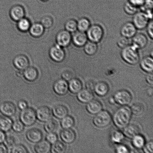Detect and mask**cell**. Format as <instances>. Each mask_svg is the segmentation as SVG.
Segmentation results:
<instances>
[{"instance_id":"cell-1","label":"cell","mask_w":153,"mask_h":153,"mask_svg":"<svg viewBox=\"0 0 153 153\" xmlns=\"http://www.w3.org/2000/svg\"><path fill=\"white\" fill-rule=\"evenodd\" d=\"M131 114V109L128 106H124L119 108L112 117L114 124L118 128H124L129 124Z\"/></svg>"},{"instance_id":"cell-2","label":"cell","mask_w":153,"mask_h":153,"mask_svg":"<svg viewBox=\"0 0 153 153\" xmlns=\"http://www.w3.org/2000/svg\"><path fill=\"white\" fill-rule=\"evenodd\" d=\"M121 55L123 59L130 65H136L140 61L139 49L132 45L122 49Z\"/></svg>"},{"instance_id":"cell-3","label":"cell","mask_w":153,"mask_h":153,"mask_svg":"<svg viewBox=\"0 0 153 153\" xmlns=\"http://www.w3.org/2000/svg\"><path fill=\"white\" fill-rule=\"evenodd\" d=\"M86 32L88 40L97 43L101 42L104 34L103 28L97 24L91 25Z\"/></svg>"},{"instance_id":"cell-4","label":"cell","mask_w":153,"mask_h":153,"mask_svg":"<svg viewBox=\"0 0 153 153\" xmlns=\"http://www.w3.org/2000/svg\"><path fill=\"white\" fill-rule=\"evenodd\" d=\"M96 115L93 121V123L96 127L103 128L110 125L112 118L109 112L105 110H102Z\"/></svg>"},{"instance_id":"cell-5","label":"cell","mask_w":153,"mask_h":153,"mask_svg":"<svg viewBox=\"0 0 153 153\" xmlns=\"http://www.w3.org/2000/svg\"><path fill=\"white\" fill-rule=\"evenodd\" d=\"M19 119L25 126H32L37 120L36 111L32 108H27L22 110L19 115Z\"/></svg>"},{"instance_id":"cell-6","label":"cell","mask_w":153,"mask_h":153,"mask_svg":"<svg viewBox=\"0 0 153 153\" xmlns=\"http://www.w3.org/2000/svg\"><path fill=\"white\" fill-rule=\"evenodd\" d=\"M115 103L123 106L130 104L132 100V96L129 91L125 90L117 91L113 97Z\"/></svg>"},{"instance_id":"cell-7","label":"cell","mask_w":153,"mask_h":153,"mask_svg":"<svg viewBox=\"0 0 153 153\" xmlns=\"http://www.w3.org/2000/svg\"><path fill=\"white\" fill-rule=\"evenodd\" d=\"M150 20L145 12L138 11L134 15L132 22L137 29L141 30L146 28Z\"/></svg>"},{"instance_id":"cell-8","label":"cell","mask_w":153,"mask_h":153,"mask_svg":"<svg viewBox=\"0 0 153 153\" xmlns=\"http://www.w3.org/2000/svg\"><path fill=\"white\" fill-rule=\"evenodd\" d=\"M57 44L62 47H66L69 45L72 41L71 33L66 30L59 31L56 37Z\"/></svg>"},{"instance_id":"cell-9","label":"cell","mask_w":153,"mask_h":153,"mask_svg":"<svg viewBox=\"0 0 153 153\" xmlns=\"http://www.w3.org/2000/svg\"><path fill=\"white\" fill-rule=\"evenodd\" d=\"M49 55L52 60L58 62L63 61L65 56V52L62 47L57 44L51 48Z\"/></svg>"},{"instance_id":"cell-10","label":"cell","mask_w":153,"mask_h":153,"mask_svg":"<svg viewBox=\"0 0 153 153\" xmlns=\"http://www.w3.org/2000/svg\"><path fill=\"white\" fill-rule=\"evenodd\" d=\"M53 89L55 94L58 95H65L69 91L68 83L63 79H58L54 83Z\"/></svg>"},{"instance_id":"cell-11","label":"cell","mask_w":153,"mask_h":153,"mask_svg":"<svg viewBox=\"0 0 153 153\" xmlns=\"http://www.w3.org/2000/svg\"><path fill=\"white\" fill-rule=\"evenodd\" d=\"M36 113L37 119L42 122H46L52 118V111L48 106H42L39 108Z\"/></svg>"},{"instance_id":"cell-12","label":"cell","mask_w":153,"mask_h":153,"mask_svg":"<svg viewBox=\"0 0 153 153\" xmlns=\"http://www.w3.org/2000/svg\"><path fill=\"white\" fill-rule=\"evenodd\" d=\"M137 29L133 22H126L121 27L120 33L123 36L132 38L137 33Z\"/></svg>"},{"instance_id":"cell-13","label":"cell","mask_w":153,"mask_h":153,"mask_svg":"<svg viewBox=\"0 0 153 153\" xmlns=\"http://www.w3.org/2000/svg\"><path fill=\"white\" fill-rule=\"evenodd\" d=\"M16 105L11 102H4L0 104V112L4 116L13 117L16 114Z\"/></svg>"},{"instance_id":"cell-14","label":"cell","mask_w":153,"mask_h":153,"mask_svg":"<svg viewBox=\"0 0 153 153\" xmlns=\"http://www.w3.org/2000/svg\"><path fill=\"white\" fill-rule=\"evenodd\" d=\"M72 36V41L76 47H83L88 42V38L86 33L78 30L74 33Z\"/></svg>"},{"instance_id":"cell-15","label":"cell","mask_w":153,"mask_h":153,"mask_svg":"<svg viewBox=\"0 0 153 153\" xmlns=\"http://www.w3.org/2000/svg\"><path fill=\"white\" fill-rule=\"evenodd\" d=\"M132 38L131 45L138 49H143L147 45V37L142 33H136Z\"/></svg>"},{"instance_id":"cell-16","label":"cell","mask_w":153,"mask_h":153,"mask_svg":"<svg viewBox=\"0 0 153 153\" xmlns=\"http://www.w3.org/2000/svg\"><path fill=\"white\" fill-rule=\"evenodd\" d=\"M61 140L66 143L71 144L76 140V134L74 130L70 129H64L60 133Z\"/></svg>"},{"instance_id":"cell-17","label":"cell","mask_w":153,"mask_h":153,"mask_svg":"<svg viewBox=\"0 0 153 153\" xmlns=\"http://www.w3.org/2000/svg\"><path fill=\"white\" fill-rule=\"evenodd\" d=\"M26 137L29 141L33 143H37L42 140L43 136L42 133L40 130L33 128L27 132Z\"/></svg>"},{"instance_id":"cell-18","label":"cell","mask_w":153,"mask_h":153,"mask_svg":"<svg viewBox=\"0 0 153 153\" xmlns=\"http://www.w3.org/2000/svg\"><path fill=\"white\" fill-rule=\"evenodd\" d=\"M76 97L80 102L87 103L94 100V95L92 91L85 88L77 93Z\"/></svg>"},{"instance_id":"cell-19","label":"cell","mask_w":153,"mask_h":153,"mask_svg":"<svg viewBox=\"0 0 153 153\" xmlns=\"http://www.w3.org/2000/svg\"><path fill=\"white\" fill-rule=\"evenodd\" d=\"M13 62L15 66L19 70H24L29 67V61L24 55H18L14 58Z\"/></svg>"},{"instance_id":"cell-20","label":"cell","mask_w":153,"mask_h":153,"mask_svg":"<svg viewBox=\"0 0 153 153\" xmlns=\"http://www.w3.org/2000/svg\"><path fill=\"white\" fill-rule=\"evenodd\" d=\"M108 85L103 81H100L95 83L94 91L99 97H103L107 95L109 91Z\"/></svg>"},{"instance_id":"cell-21","label":"cell","mask_w":153,"mask_h":153,"mask_svg":"<svg viewBox=\"0 0 153 153\" xmlns=\"http://www.w3.org/2000/svg\"><path fill=\"white\" fill-rule=\"evenodd\" d=\"M102 105L98 100H93L87 103L86 109L88 113L96 115L102 109Z\"/></svg>"},{"instance_id":"cell-22","label":"cell","mask_w":153,"mask_h":153,"mask_svg":"<svg viewBox=\"0 0 153 153\" xmlns=\"http://www.w3.org/2000/svg\"><path fill=\"white\" fill-rule=\"evenodd\" d=\"M10 17L13 20L18 22L25 16V10L22 6L19 5H15L10 9Z\"/></svg>"},{"instance_id":"cell-23","label":"cell","mask_w":153,"mask_h":153,"mask_svg":"<svg viewBox=\"0 0 153 153\" xmlns=\"http://www.w3.org/2000/svg\"><path fill=\"white\" fill-rule=\"evenodd\" d=\"M52 114L58 119H62L68 114V108L62 105H58L52 108Z\"/></svg>"},{"instance_id":"cell-24","label":"cell","mask_w":153,"mask_h":153,"mask_svg":"<svg viewBox=\"0 0 153 153\" xmlns=\"http://www.w3.org/2000/svg\"><path fill=\"white\" fill-rule=\"evenodd\" d=\"M141 68L145 72L152 73L153 71V56H146L144 57L140 61Z\"/></svg>"},{"instance_id":"cell-25","label":"cell","mask_w":153,"mask_h":153,"mask_svg":"<svg viewBox=\"0 0 153 153\" xmlns=\"http://www.w3.org/2000/svg\"><path fill=\"white\" fill-rule=\"evenodd\" d=\"M140 131V128L134 124H128L124 127L123 133L124 136L128 138L132 139L136 135L139 134Z\"/></svg>"},{"instance_id":"cell-26","label":"cell","mask_w":153,"mask_h":153,"mask_svg":"<svg viewBox=\"0 0 153 153\" xmlns=\"http://www.w3.org/2000/svg\"><path fill=\"white\" fill-rule=\"evenodd\" d=\"M23 76L26 80L29 82H33L37 79L38 72L34 67H28L23 72Z\"/></svg>"},{"instance_id":"cell-27","label":"cell","mask_w":153,"mask_h":153,"mask_svg":"<svg viewBox=\"0 0 153 153\" xmlns=\"http://www.w3.org/2000/svg\"><path fill=\"white\" fill-rule=\"evenodd\" d=\"M13 123L10 117L0 115V130L4 132L10 131L12 128Z\"/></svg>"},{"instance_id":"cell-28","label":"cell","mask_w":153,"mask_h":153,"mask_svg":"<svg viewBox=\"0 0 153 153\" xmlns=\"http://www.w3.org/2000/svg\"><path fill=\"white\" fill-rule=\"evenodd\" d=\"M68 85L69 90L73 94H77L82 89V82L77 78H73L69 81Z\"/></svg>"},{"instance_id":"cell-29","label":"cell","mask_w":153,"mask_h":153,"mask_svg":"<svg viewBox=\"0 0 153 153\" xmlns=\"http://www.w3.org/2000/svg\"><path fill=\"white\" fill-rule=\"evenodd\" d=\"M51 144L46 140H41L34 147V150L37 153H48L51 151Z\"/></svg>"},{"instance_id":"cell-30","label":"cell","mask_w":153,"mask_h":153,"mask_svg":"<svg viewBox=\"0 0 153 153\" xmlns=\"http://www.w3.org/2000/svg\"><path fill=\"white\" fill-rule=\"evenodd\" d=\"M29 30L31 36L38 37L42 35L44 31V27L41 23H36L31 25Z\"/></svg>"},{"instance_id":"cell-31","label":"cell","mask_w":153,"mask_h":153,"mask_svg":"<svg viewBox=\"0 0 153 153\" xmlns=\"http://www.w3.org/2000/svg\"><path fill=\"white\" fill-rule=\"evenodd\" d=\"M83 47L85 53L89 56L95 55L98 50L97 43L90 41L87 42Z\"/></svg>"},{"instance_id":"cell-32","label":"cell","mask_w":153,"mask_h":153,"mask_svg":"<svg viewBox=\"0 0 153 153\" xmlns=\"http://www.w3.org/2000/svg\"><path fill=\"white\" fill-rule=\"evenodd\" d=\"M77 30L82 32H86L91 26V22L88 18L82 17L77 22Z\"/></svg>"},{"instance_id":"cell-33","label":"cell","mask_w":153,"mask_h":153,"mask_svg":"<svg viewBox=\"0 0 153 153\" xmlns=\"http://www.w3.org/2000/svg\"><path fill=\"white\" fill-rule=\"evenodd\" d=\"M132 139V144L135 148L137 149L143 148L145 144V139L143 136L139 134Z\"/></svg>"},{"instance_id":"cell-34","label":"cell","mask_w":153,"mask_h":153,"mask_svg":"<svg viewBox=\"0 0 153 153\" xmlns=\"http://www.w3.org/2000/svg\"><path fill=\"white\" fill-rule=\"evenodd\" d=\"M75 121L73 117L67 115L61 120V125L64 129H70L74 126Z\"/></svg>"},{"instance_id":"cell-35","label":"cell","mask_w":153,"mask_h":153,"mask_svg":"<svg viewBox=\"0 0 153 153\" xmlns=\"http://www.w3.org/2000/svg\"><path fill=\"white\" fill-rule=\"evenodd\" d=\"M58 127V122L55 120L51 119L46 121L44 126L45 131L48 133L54 132Z\"/></svg>"},{"instance_id":"cell-36","label":"cell","mask_w":153,"mask_h":153,"mask_svg":"<svg viewBox=\"0 0 153 153\" xmlns=\"http://www.w3.org/2000/svg\"><path fill=\"white\" fill-rule=\"evenodd\" d=\"M66 149V146L63 143L57 141L52 144L51 151L53 153H64L65 152Z\"/></svg>"},{"instance_id":"cell-37","label":"cell","mask_w":153,"mask_h":153,"mask_svg":"<svg viewBox=\"0 0 153 153\" xmlns=\"http://www.w3.org/2000/svg\"><path fill=\"white\" fill-rule=\"evenodd\" d=\"M31 24L30 21L26 18H23L18 21L17 27L19 30L26 32L29 30Z\"/></svg>"},{"instance_id":"cell-38","label":"cell","mask_w":153,"mask_h":153,"mask_svg":"<svg viewBox=\"0 0 153 153\" xmlns=\"http://www.w3.org/2000/svg\"><path fill=\"white\" fill-rule=\"evenodd\" d=\"M131 113L136 116L142 115L145 110L143 104L140 103H136L132 105L130 108Z\"/></svg>"},{"instance_id":"cell-39","label":"cell","mask_w":153,"mask_h":153,"mask_svg":"<svg viewBox=\"0 0 153 153\" xmlns=\"http://www.w3.org/2000/svg\"><path fill=\"white\" fill-rule=\"evenodd\" d=\"M65 27L68 32L74 33L77 30V22L73 19H68L65 22Z\"/></svg>"},{"instance_id":"cell-40","label":"cell","mask_w":153,"mask_h":153,"mask_svg":"<svg viewBox=\"0 0 153 153\" xmlns=\"http://www.w3.org/2000/svg\"><path fill=\"white\" fill-rule=\"evenodd\" d=\"M124 138L123 133L119 130H115L111 135V140L114 143H121Z\"/></svg>"},{"instance_id":"cell-41","label":"cell","mask_w":153,"mask_h":153,"mask_svg":"<svg viewBox=\"0 0 153 153\" xmlns=\"http://www.w3.org/2000/svg\"><path fill=\"white\" fill-rule=\"evenodd\" d=\"M139 8L130 4L128 1L126 2L124 6V10L127 14L132 16L138 11Z\"/></svg>"},{"instance_id":"cell-42","label":"cell","mask_w":153,"mask_h":153,"mask_svg":"<svg viewBox=\"0 0 153 153\" xmlns=\"http://www.w3.org/2000/svg\"><path fill=\"white\" fill-rule=\"evenodd\" d=\"M117 45L120 48L123 49L130 45V39L121 36L117 41Z\"/></svg>"},{"instance_id":"cell-43","label":"cell","mask_w":153,"mask_h":153,"mask_svg":"<svg viewBox=\"0 0 153 153\" xmlns=\"http://www.w3.org/2000/svg\"><path fill=\"white\" fill-rule=\"evenodd\" d=\"M12 128L16 132L21 133L23 131L25 125L21 121L16 120L13 123Z\"/></svg>"},{"instance_id":"cell-44","label":"cell","mask_w":153,"mask_h":153,"mask_svg":"<svg viewBox=\"0 0 153 153\" xmlns=\"http://www.w3.org/2000/svg\"><path fill=\"white\" fill-rule=\"evenodd\" d=\"M10 152L12 153H26L27 149L24 145L21 144L15 145L12 147Z\"/></svg>"},{"instance_id":"cell-45","label":"cell","mask_w":153,"mask_h":153,"mask_svg":"<svg viewBox=\"0 0 153 153\" xmlns=\"http://www.w3.org/2000/svg\"><path fill=\"white\" fill-rule=\"evenodd\" d=\"M44 28H49L53 24V19L49 16H45L41 19V23Z\"/></svg>"},{"instance_id":"cell-46","label":"cell","mask_w":153,"mask_h":153,"mask_svg":"<svg viewBox=\"0 0 153 153\" xmlns=\"http://www.w3.org/2000/svg\"><path fill=\"white\" fill-rule=\"evenodd\" d=\"M4 143L7 147L12 148L16 145V139L13 136L9 135L6 136Z\"/></svg>"},{"instance_id":"cell-47","label":"cell","mask_w":153,"mask_h":153,"mask_svg":"<svg viewBox=\"0 0 153 153\" xmlns=\"http://www.w3.org/2000/svg\"><path fill=\"white\" fill-rule=\"evenodd\" d=\"M46 140L51 144H53L57 141L58 137L57 135L54 132L48 133L46 137Z\"/></svg>"},{"instance_id":"cell-48","label":"cell","mask_w":153,"mask_h":153,"mask_svg":"<svg viewBox=\"0 0 153 153\" xmlns=\"http://www.w3.org/2000/svg\"><path fill=\"white\" fill-rule=\"evenodd\" d=\"M153 7V0H145L143 5L140 8L142 11L145 12L146 10H152Z\"/></svg>"},{"instance_id":"cell-49","label":"cell","mask_w":153,"mask_h":153,"mask_svg":"<svg viewBox=\"0 0 153 153\" xmlns=\"http://www.w3.org/2000/svg\"><path fill=\"white\" fill-rule=\"evenodd\" d=\"M62 79L67 81H69L73 78L74 74L73 71L70 70H66L63 72L61 74Z\"/></svg>"},{"instance_id":"cell-50","label":"cell","mask_w":153,"mask_h":153,"mask_svg":"<svg viewBox=\"0 0 153 153\" xmlns=\"http://www.w3.org/2000/svg\"><path fill=\"white\" fill-rule=\"evenodd\" d=\"M143 152L145 153H153V142L152 141H149L145 143L143 148Z\"/></svg>"},{"instance_id":"cell-51","label":"cell","mask_w":153,"mask_h":153,"mask_svg":"<svg viewBox=\"0 0 153 153\" xmlns=\"http://www.w3.org/2000/svg\"><path fill=\"white\" fill-rule=\"evenodd\" d=\"M146 28H147V32L148 33V36L150 37L151 39L152 40L153 39V22L152 19L149 21Z\"/></svg>"},{"instance_id":"cell-52","label":"cell","mask_w":153,"mask_h":153,"mask_svg":"<svg viewBox=\"0 0 153 153\" xmlns=\"http://www.w3.org/2000/svg\"><path fill=\"white\" fill-rule=\"evenodd\" d=\"M116 152L118 153H127L129 152L128 148L125 145H118L115 148Z\"/></svg>"},{"instance_id":"cell-53","label":"cell","mask_w":153,"mask_h":153,"mask_svg":"<svg viewBox=\"0 0 153 153\" xmlns=\"http://www.w3.org/2000/svg\"><path fill=\"white\" fill-rule=\"evenodd\" d=\"M145 1V0H128V1L133 5L140 8L143 5Z\"/></svg>"},{"instance_id":"cell-54","label":"cell","mask_w":153,"mask_h":153,"mask_svg":"<svg viewBox=\"0 0 153 153\" xmlns=\"http://www.w3.org/2000/svg\"><path fill=\"white\" fill-rule=\"evenodd\" d=\"M18 108L21 110H24L28 108V103L26 101L23 100H19L17 103Z\"/></svg>"},{"instance_id":"cell-55","label":"cell","mask_w":153,"mask_h":153,"mask_svg":"<svg viewBox=\"0 0 153 153\" xmlns=\"http://www.w3.org/2000/svg\"><path fill=\"white\" fill-rule=\"evenodd\" d=\"M95 84V82L94 81L90 80L87 81L85 85L86 88L92 91L93 90H94Z\"/></svg>"},{"instance_id":"cell-56","label":"cell","mask_w":153,"mask_h":153,"mask_svg":"<svg viewBox=\"0 0 153 153\" xmlns=\"http://www.w3.org/2000/svg\"><path fill=\"white\" fill-rule=\"evenodd\" d=\"M153 73H148L147 75L146 76V79L147 82L150 85H152L153 84Z\"/></svg>"},{"instance_id":"cell-57","label":"cell","mask_w":153,"mask_h":153,"mask_svg":"<svg viewBox=\"0 0 153 153\" xmlns=\"http://www.w3.org/2000/svg\"><path fill=\"white\" fill-rule=\"evenodd\" d=\"M6 137V134L4 132L0 130V144L4 143Z\"/></svg>"},{"instance_id":"cell-58","label":"cell","mask_w":153,"mask_h":153,"mask_svg":"<svg viewBox=\"0 0 153 153\" xmlns=\"http://www.w3.org/2000/svg\"><path fill=\"white\" fill-rule=\"evenodd\" d=\"M8 152L7 147L4 144H0V153H6Z\"/></svg>"},{"instance_id":"cell-59","label":"cell","mask_w":153,"mask_h":153,"mask_svg":"<svg viewBox=\"0 0 153 153\" xmlns=\"http://www.w3.org/2000/svg\"><path fill=\"white\" fill-rule=\"evenodd\" d=\"M16 75L18 77H21L23 76V73L22 70H19V71L16 72Z\"/></svg>"},{"instance_id":"cell-60","label":"cell","mask_w":153,"mask_h":153,"mask_svg":"<svg viewBox=\"0 0 153 153\" xmlns=\"http://www.w3.org/2000/svg\"><path fill=\"white\" fill-rule=\"evenodd\" d=\"M109 103H110L111 104H114V103H115V102L114 100L113 97H111V98L109 99Z\"/></svg>"},{"instance_id":"cell-61","label":"cell","mask_w":153,"mask_h":153,"mask_svg":"<svg viewBox=\"0 0 153 153\" xmlns=\"http://www.w3.org/2000/svg\"><path fill=\"white\" fill-rule=\"evenodd\" d=\"M41 1H48V0H41Z\"/></svg>"}]
</instances>
